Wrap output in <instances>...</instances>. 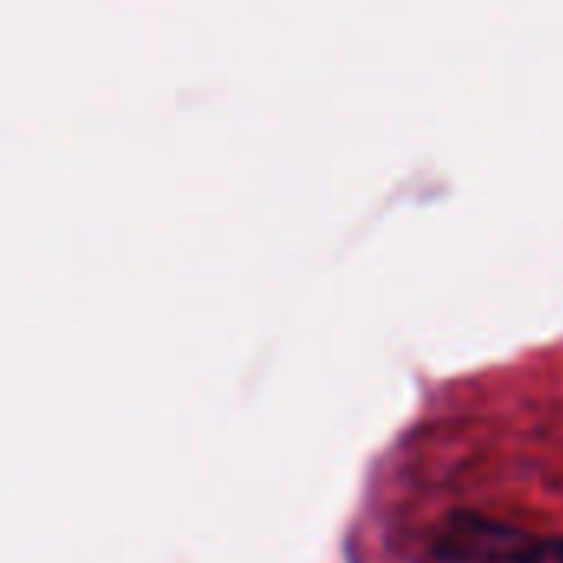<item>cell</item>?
Wrapping results in <instances>:
<instances>
[{"instance_id": "obj_1", "label": "cell", "mask_w": 563, "mask_h": 563, "mask_svg": "<svg viewBox=\"0 0 563 563\" xmlns=\"http://www.w3.org/2000/svg\"><path fill=\"white\" fill-rule=\"evenodd\" d=\"M501 563H563V534L541 538L525 528H515L508 554Z\"/></svg>"}]
</instances>
